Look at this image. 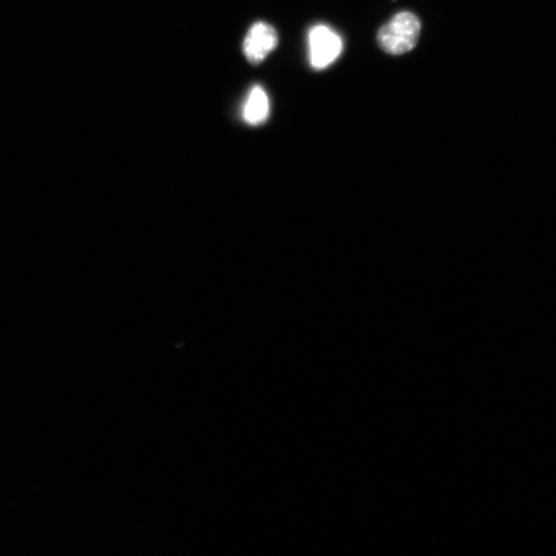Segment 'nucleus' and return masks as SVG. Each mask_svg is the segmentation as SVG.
<instances>
[{
  "mask_svg": "<svg viewBox=\"0 0 556 556\" xmlns=\"http://www.w3.org/2000/svg\"><path fill=\"white\" fill-rule=\"evenodd\" d=\"M421 30L422 24L416 15L401 12L379 29L377 42L388 54H406L419 43Z\"/></svg>",
  "mask_w": 556,
  "mask_h": 556,
  "instance_id": "f257e3e1",
  "label": "nucleus"
},
{
  "mask_svg": "<svg viewBox=\"0 0 556 556\" xmlns=\"http://www.w3.org/2000/svg\"><path fill=\"white\" fill-rule=\"evenodd\" d=\"M343 43L339 34L325 24L312 26L308 32V58L312 68L323 71L341 55Z\"/></svg>",
  "mask_w": 556,
  "mask_h": 556,
  "instance_id": "f03ea898",
  "label": "nucleus"
},
{
  "mask_svg": "<svg viewBox=\"0 0 556 556\" xmlns=\"http://www.w3.org/2000/svg\"><path fill=\"white\" fill-rule=\"evenodd\" d=\"M278 34L273 26L265 22L255 23L243 40L242 51L253 64H258L277 47Z\"/></svg>",
  "mask_w": 556,
  "mask_h": 556,
  "instance_id": "7ed1b4c3",
  "label": "nucleus"
},
{
  "mask_svg": "<svg viewBox=\"0 0 556 556\" xmlns=\"http://www.w3.org/2000/svg\"><path fill=\"white\" fill-rule=\"evenodd\" d=\"M269 114L270 101L266 91L260 86L253 87L243 106V120L251 126H259L268 119Z\"/></svg>",
  "mask_w": 556,
  "mask_h": 556,
  "instance_id": "20e7f679",
  "label": "nucleus"
}]
</instances>
